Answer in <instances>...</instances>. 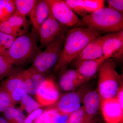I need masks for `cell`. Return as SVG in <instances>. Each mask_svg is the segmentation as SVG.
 <instances>
[{
	"label": "cell",
	"mask_w": 123,
	"mask_h": 123,
	"mask_svg": "<svg viewBox=\"0 0 123 123\" xmlns=\"http://www.w3.org/2000/svg\"><path fill=\"white\" fill-rule=\"evenodd\" d=\"M101 34L97 31L86 27H74L67 31L55 71L65 69L91 41Z\"/></svg>",
	"instance_id": "cell-1"
},
{
	"label": "cell",
	"mask_w": 123,
	"mask_h": 123,
	"mask_svg": "<svg viewBox=\"0 0 123 123\" xmlns=\"http://www.w3.org/2000/svg\"><path fill=\"white\" fill-rule=\"evenodd\" d=\"M84 27L102 33H110L123 30V15L108 8L99 9L82 18Z\"/></svg>",
	"instance_id": "cell-2"
},
{
	"label": "cell",
	"mask_w": 123,
	"mask_h": 123,
	"mask_svg": "<svg viewBox=\"0 0 123 123\" xmlns=\"http://www.w3.org/2000/svg\"><path fill=\"white\" fill-rule=\"evenodd\" d=\"M38 35L33 30L17 37L4 56L13 64H21L34 59L40 51Z\"/></svg>",
	"instance_id": "cell-3"
},
{
	"label": "cell",
	"mask_w": 123,
	"mask_h": 123,
	"mask_svg": "<svg viewBox=\"0 0 123 123\" xmlns=\"http://www.w3.org/2000/svg\"><path fill=\"white\" fill-rule=\"evenodd\" d=\"M98 91L101 101L115 98L122 87L121 77L116 69L111 58L107 59L99 66Z\"/></svg>",
	"instance_id": "cell-4"
},
{
	"label": "cell",
	"mask_w": 123,
	"mask_h": 123,
	"mask_svg": "<svg viewBox=\"0 0 123 123\" xmlns=\"http://www.w3.org/2000/svg\"><path fill=\"white\" fill-rule=\"evenodd\" d=\"M66 33L49 44L43 51L40 50L33 59L31 68L38 72L45 74L54 66L59 59Z\"/></svg>",
	"instance_id": "cell-5"
},
{
	"label": "cell",
	"mask_w": 123,
	"mask_h": 123,
	"mask_svg": "<svg viewBox=\"0 0 123 123\" xmlns=\"http://www.w3.org/2000/svg\"><path fill=\"white\" fill-rule=\"evenodd\" d=\"M51 12L57 21L66 27H84L82 20L69 8L65 0H47Z\"/></svg>",
	"instance_id": "cell-6"
},
{
	"label": "cell",
	"mask_w": 123,
	"mask_h": 123,
	"mask_svg": "<svg viewBox=\"0 0 123 123\" xmlns=\"http://www.w3.org/2000/svg\"><path fill=\"white\" fill-rule=\"evenodd\" d=\"M67 29L56 20L50 12L39 31L41 46L46 47L62 34L66 33Z\"/></svg>",
	"instance_id": "cell-7"
},
{
	"label": "cell",
	"mask_w": 123,
	"mask_h": 123,
	"mask_svg": "<svg viewBox=\"0 0 123 123\" xmlns=\"http://www.w3.org/2000/svg\"><path fill=\"white\" fill-rule=\"evenodd\" d=\"M103 56L106 59L111 57L122 59L123 53V30L105 35L103 44Z\"/></svg>",
	"instance_id": "cell-8"
},
{
	"label": "cell",
	"mask_w": 123,
	"mask_h": 123,
	"mask_svg": "<svg viewBox=\"0 0 123 123\" xmlns=\"http://www.w3.org/2000/svg\"><path fill=\"white\" fill-rule=\"evenodd\" d=\"M21 73H11L8 78L2 81L0 85L8 93L16 104L21 101L23 98L28 94L24 86Z\"/></svg>",
	"instance_id": "cell-9"
},
{
	"label": "cell",
	"mask_w": 123,
	"mask_h": 123,
	"mask_svg": "<svg viewBox=\"0 0 123 123\" xmlns=\"http://www.w3.org/2000/svg\"><path fill=\"white\" fill-rule=\"evenodd\" d=\"M36 99L40 105L49 106L56 102L59 97V90L54 82L46 79L37 91Z\"/></svg>",
	"instance_id": "cell-10"
},
{
	"label": "cell",
	"mask_w": 123,
	"mask_h": 123,
	"mask_svg": "<svg viewBox=\"0 0 123 123\" xmlns=\"http://www.w3.org/2000/svg\"><path fill=\"white\" fill-rule=\"evenodd\" d=\"M103 115L107 123H119L123 120V108L116 97L101 101Z\"/></svg>",
	"instance_id": "cell-11"
},
{
	"label": "cell",
	"mask_w": 123,
	"mask_h": 123,
	"mask_svg": "<svg viewBox=\"0 0 123 123\" xmlns=\"http://www.w3.org/2000/svg\"><path fill=\"white\" fill-rule=\"evenodd\" d=\"M105 35L95 38L77 56L74 62H76L85 60H95L103 57V44Z\"/></svg>",
	"instance_id": "cell-12"
},
{
	"label": "cell",
	"mask_w": 123,
	"mask_h": 123,
	"mask_svg": "<svg viewBox=\"0 0 123 123\" xmlns=\"http://www.w3.org/2000/svg\"><path fill=\"white\" fill-rule=\"evenodd\" d=\"M50 7L47 0H38L30 17L32 30L39 35L40 28L50 13Z\"/></svg>",
	"instance_id": "cell-13"
},
{
	"label": "cell",
	"mask_w": 123,
	"mask_h": 123,
	"mask_svg": "<svg viewBox=\"0 0 123 123\" xmlns=\"http://www.w3.org/2000/svg\"><path fill=\"white\" fill-rule=\"evenodd\" d=\"M81 107L80 95L77 92H72L64 95L61 98L56 108L62 113L70 115Z\"/></svg>",
	"instance_id": "cell-14"
},
{
	"label": "cell",
	"mask_w": 123,
	"mask_h": 123,
	"mask_svg": "<svg viewBox=\"0 0 123 123\" xmlns=\"http://www.w3.org/2000/svg\"><path fill=\"white\" fill-rule=\"evenodd\" d=\"M87 80L76 69H70L64 72L59 80L61 88L64 91L73 90Z\"/></svg>",
	"instance_id": "cell-15"
},
{
	"label": "cell",
	"mask_w": 123,
	"mask_h": 123,
	"mask_svg": "<svg viewBox=\"0 0 123 123\" xmlns=\"http://www.w3.org/2000/svg\"><path fill=\"white\" fill-rule=\"evenodd\" d=\"M105 58L104 56L95 60H85L75 63L76 70L87 80L93 77Z\"/></svg>",
	"instance_id": "cell-16"
},
{
	"label": "cell",
	"mask_w": 123,
	"mask_h": 123,
	"mask_svg": "<svg viewBox=\"0 0 123 123\" xmlns=\"http://www.w3.org/2000/svg\"><path fill=\"white\" fill-rule=\"evenodd\" d=\"M83 101L84 106L83 107L86 114L90 118L93 119L99 109L101 102L98 91L88 92L84 97Z\"/></svg>",
	"instance_id": "cell-17"
},
{
	"label": "cell",
	"mask_w": 123,
	"mask_h": 123,
	"mask_svg": "<svg viewBox=\"0 0 123 123\" xmlns=\"http://www.w3.org/2000/svg\"><path fill=\"white\" fill-rule=\"evenodd\" d=\"M15 9L14 13L23 17L30 15L37 0H14Z\"/></svg>",
	"instance_id": "cell-18"
},
{
	"label": "cell",
	"mask_w": 123,
	"mask_h": 123,
	"mask_svg": "<svg viewBox=\"0 0 123 123\" xmlns=\"http://www.w3.org/2000/svg\"><path fill=\"white\" fill-rule=\"evenodd\" d=\"M69 115L64 114L56 108L46 110L44 123H65L68 121Z\"/></svg>",
	"instance_id": "cell-19"
},
{
	"label": "cell",
	"mask_w": 123,
	"mask_h": 123,
	"mask_svg": "<svg viewBox=\"0 0 123 123\" xmlns=\"http://www.w3.org/2000/svg\"><path fill=\"white\" fill-rule=\"evenodd\" d=\"M2 113L3 117L9 123H24L25 116L20 109L9 107Z\"/></svg>",
	"instance_id": "cell-20"
},
{
	"label": "cell",
	"mask_w": 123,
	"mask_h": 123,
	"mask_svg": "<svg viewBox=\"0 0 123 123\" xmlns=\"http://www.w3.org/2000/svg\"><path fill=\"white\" fill-rule=\"evenodd\" d=\"M7 20L14 27L25 34L28 33L31 23L26 17L14 12Z\"/></svg>",
	"instance_id": "cell-21"
},
{
	"label": "cell",
	"mask_w": 123,
	"mask_h": 123,
	"mask_svg": "<svg viewBox=\"0 0 123 123\" xmlns=\"http://www.w3.org/2000/svg\"><path fill=\"white\" fill-rule=\"evenodd\" d=\"M15 9L14 0H0V23L8 20Z\"/></svg>",
	"instance_id": "cell-22"
},
{
	"label": "cell",
	"mask_w": 123,
	"mask_h": 123,
	"mask_svg": "<svg viewBox=\"0 0 123 123\" xmlns=\"http://www.w3.org/2000/svg\"><path fill=\"white\" fill-rule=\"evenodd\" d=\"M20 108L21 111L25 110L29 114L40 108L41 106L30 95L27 94L21 100Z\"/></svg>",
	"instance_id": "cell-23"
},
{
	"label": "cell",
	"mask_w": 123,
	"mask_h": 123,
	"mask_svg": "<svg viewBox=\"0 0 123 123\" xmlns=\"http://www.w3.org/2000/svg\"><path fill=\"white\" fill-rule=\"evenodd\" d=\"M93 119L86 114L83 107L70 114L69 116L68 123H93Z\"/></svg>",
	"instance_id": "cell-24"
},
{
	"label": "cell",
	"mask_w": 123,
	"mask_h": 123,
	"mask_svg": "<svg viewBox=\"0 0 123 123\" xmlns=\"http://www.w3.org/2000/svg\"><path fill=\"white\" fill-rule=\"evenodd\" d=\"M16 38L0 31V54L5 55Z\"/></svg>",
	"instance_id": "cell-25"
},
{
	"label": "cell",
	"mask_w": 123,
	"mask_h": 123,
	"mask_svg": "<svg viewBox=\"0 0 123 123\" xmlns=\"http://www.w3.org/2000/svg\"><path fill=\"white\" fill-rule=\"evenodd\" d=\"M13 65L7 57L0 54V81L11 74L12 72Z\"/></svg>",
	"instance_id": "cell-26"
},
{
	"label": "cell",
	"mask_w": 123,
	"mask_h": 123,
	"mask_svg": "<svg viewBox=\"0 0 123 123\" xmlns=\"http://www.w3.org/2000/svg\"><path fill=\"white\" fill-rule=\"evenodd\" d=\"M16 104L8 92L0 86V113L9 107H14Z\"/></svg>",
	"instance_id": "cell-27"
},
{
	"label": "cell",
	"mask_w": 123,
	"mask_h": 123,
	"mask_svg": "<svg viewBox=\"0 0 123 123\" xmlns=\"http://www.w3.org/2000/svg\"><path fill=\"white\" fill-rule=\"evenodd\" d=\"M84 9L90 14L103 8L105 1L103 0H83Z\"/></svg>",
	"instance_id": "cell-28"
},
{
	"label": "cell",
	"mask_w": 123,
	"mask_h": 123,
	"mask_svg": "<svg viewBox=\"0 0 123 123\" xmlns=\"http://www.w3.org/2000/svg\"><path fill=\"white\" fill-rule=\"evenodd\" d=\"M65 1L74 12L82 18L88 14L84 9L83 0H65Z\"/></svg>",
	"instance_id": "cell-29"
},
{
	"label": "cell",
	"mask_w": 123,
	"mask_h": 123,
	"mask_svg": "<svg viewBox=\"0 0 123 123\" xmlns=\"http://www.w3.org/2000/svg\"><path fill=\"white\" fill-rule=\"evenodd\" d=\"M0 31L16 37L25 34L14 27L8 20L0 23Z\"/></svg>",
	"instance_id": "cell-30"
},
{
	"label": "cell",
	"mask_w": 123,
	"mask_h": 123,
	"mask_svg": "<svg viewBox=\"0 0 123 123\" xmlns=\"http://www.w3.org/2000/svg\"><path fill=\"white\" fill-rule=\"evenodd\" d=\"M107 1L109 5L108 8L123 14V0H108Z\"/></svg>",
	"instance_id": "cell-31"
},
{
	"label": "cell",
	"mask_w": 123,
	"mask_h": 123,
	"mask_svg": "<svg viewBox=\"0 0 123 123\" xmlns=\"http://www.w3.org/2000/svg\"><path fill=\"white\" fill-rule=\"evenodd\" d=\"M43 112V110L38 108L34 111L29 114L28 116L25 118L24 123H33L36 119L42 114Z\"/></svg>",
	"instance_id": "cell-32"
},
{
	"label": "cell",
	"mask_w": 123,
	"mask_h": 123,
	"mask_svg": "<svg viewBox=\"0 0 123 123\" xmlns=\"http://www.w3.org/2000/svg\"><path fill=\"white\" fill-rule=\"evenodd\" d=\"M116 97L117 101L118 102L121 107L123 108V86L119 90Z\"/></svg>",
	"instance_id": "cell-33"
},
{
	"label": "cell",
	"mask_w": 123,
	"mask_h": 123,
	"mask_svg": "<svg viewBox=\"0 0 123 123\" xmlns=\"http://www.w3.org/2000/svg\"><path fill=\"white\" fill-rule=\"evenodd\" d=\"M46 110L37 118L33 123H44V117Z\"/></svg>",
	"instance_id": "cell-34"
},
{
	"label": "cell",
	"mask_w": 123,
	"mask_h": 123,
	"mask_svg": "<svg viewBox=\"0 0 123 123\" xmlns=\"http://www.w3.org/2000/svg\"><path fill=\"white\" fill-rule=\"evenodd\" d=\"M0 123H9L3 117L0 116Z\"/></svg>",
	"instance_id": "cell-35"
},
{
	"label": "cell",
	"mask_w": 123,
	"mask_h": 123,
	"mask_svg": "<svg viewBox=\"0 0 123 123\" xmlns=\"http://www.w3.org/2000/svg\"><path fill=\"white\" fill-rule=\"evenodd\" d=\"M68 123V122H66V123Z\"/></svg>",
	"instance_id": "cell-36"
}]
</instances>
